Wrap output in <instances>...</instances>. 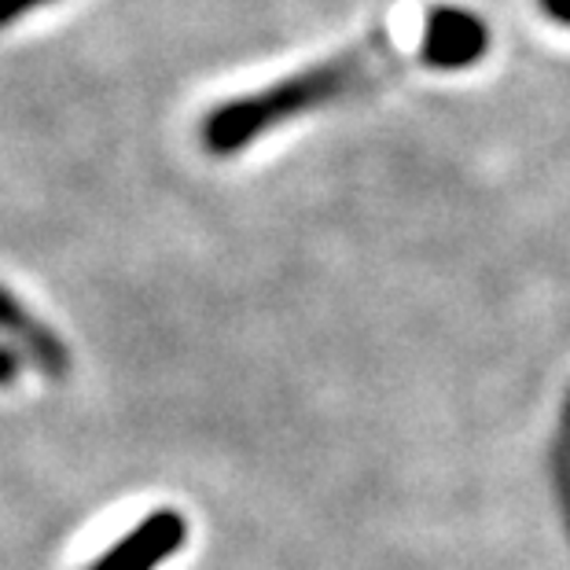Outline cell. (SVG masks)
I'll list each match as a JSON object with an SVG mask.
<instances>
[{"mask_svg":"<svg viewBox=\"0 0 570 570\" xmlns=\"http://www.w3.org/2000/svg\"><path fill=\"white\" fill-rule=\"evenodd\" d=\"M405 67H423L420 45H416V52L405 56V52H397L391 33L380 30V33H372L368 41L343 48V52L324 59V63H313L306 70H298V75L265 85L258 92L217 104L199 126L203 148L210 155H236V151H244L247 144L262 140L269 129L295 122V118L309 111H321L327 104L368 92Z\"/></svg>","mask_w":570,"mask_h":570,"instance_id":"1","label":"cell"},{"mask_svg":"<svg viewBox=\"0 0 570 570\" xmlns=\"http://www.w3.org/2000/svg\"><path fill=\"white\" fill-rule=\"evenodd\" d=\"M420 56L431 70H464L475 67L490 52V30L475 11L439 4L423 16L420 27Z\"/></svg>","mask_w":570,"mask_h":570,"instance_id":"2","label":"cell"},{"mask_svg":"<svg viewBox=\"0 0 570 570\" xmlns=\"http://www.w3.org/2000/svg\"><path fill=\"white\" fill-rule=\"evenodd\" d=\"M188 541V523L177 508H155L122 541H115L89 570H159Z\"/></svg>","mask_w":570,"mask_h":570,"instance_id":"3","label":"cell"},{"mask_svg":"<svg viewBox=\"0 0 570 570\" xmlns=\"http://www.w3.org/2000/svg\"><path fill=\"white\" fill-rule=\"evenodd\" d=\"M0 335H4L8 343H16L22 350V357H27L30 365H38L48 380H63L70 372V350L63 338H59V332H52V327L4 284H0Z\"/></svg>","mask_w":570,"mask_h":570,"instance_id":"4","label":"cell"},{"mask_svg":"<svg viewBox=\"0 0 570 570\" xmlns=\"http://www.w3.org/2000/svg\"><path fill=\"white\" fill-rule=\"evenodd\" d=\"M552 475H556V497H560V508L570 527V397L560 416V434H556L552 445Z\"/></svg>","mask_w":570,"mask_h":570,"instance_id":"5","label":"cell"},{"mask_svg":"<svg viewBox=\"0 0 570 570\" xmlns=\"http://www.w3.org/2000/svg\"><path fill=\"white\" fill-rule=\"evenodd\" d=\"M41 4H52V0H0V30H8L11 22H19L27 11L41 8Z\"/></svg>","mask_w":570,"mask_h":570,"instance_id":"6","label":"cell"},{"mask_svg":"<svg viewBox=\"0 0 570 570\" xmlns=\"http://www.w3.org/2000/svg\"><path fill=\"white\" fill-rule=\"evenodd\" d=\"M16 380H19V361L4 343H0V386H11Z\"/></svg>","mask_w":570,"mask_h":570,"instance_id":"7","label":"cell"},{"mask_svg":"<svg viewBox=\"0 0 570 570\" xmlns=\"http://www.w3.org/2000/svg\"><path fill=\"white\" fill-rule=\"evenodd\" d=\"M538 4H541V11L552 22H560V27H570V0H538Z\"/></svg>","mask_w":570,"mask_h":570,"instance_id":"8","label":"cell"}]
</instances>
